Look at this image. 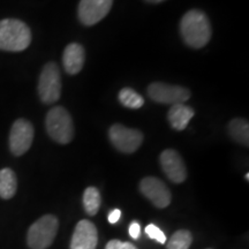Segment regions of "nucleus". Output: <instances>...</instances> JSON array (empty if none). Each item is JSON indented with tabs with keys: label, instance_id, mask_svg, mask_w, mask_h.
<instances>
[{
	"label": "nucleus",
	"instance_id": "3",
	"mask_svg": "<svg viewBox=\"0 0 249 249\" xmlns=\"http://www.w3.org/2000/svg\"><path fill=\"white\" fill-rule=\"evenodd\" d=\"M59 230V220L53 214H44L29 227L27 244L30 249H48L53 244Z\"/></svg>",
	"mask_w": 249,
	"mask_h": 249
},
{
	"label": "nucleus",
	"instance_id": "11",
	"mask_svg": "<svg viewBox=\"0 0 249 249\" xmlns=\"http://www.w3.org/2000/svg\"><path fill=\"white\" fill-rule=\"evenodd\" d=\"M160 166L165 176L174 183H181L187 179L186 164L178 151L166 149L160 156Z\"/></svg>",
	"mask_w": 249,
	"mask_h": 249
},
{
	"label": "nucleus",
	"instance_id": "9",
	"mask_svg": "<svg viewBox=\"0 0 249 249\" xmlns=\"http://www.w3.org/2000/svg\"><path fill=\"white\" fill-rule=\"evenodd\" d=\"M140 192L148 198L156 208L164 209L169 207L172 200L171 192L160 179L155 177H147L140 182Z\"/></svg>",
	"mask_w": 249,
	"mask_h": 249
},
{
	"label": "nucleus",
	"instance_id": "25",
	"mask_svg": "<svg viewBox=\"0 0 249 249\" xmlns=\"http://www.w3.org/2000/svg\"><path fill=\"white\" fill-rule=\"evenodd\" d=\"M245 178H246V180H247V181H248V180H249V173L246 174V177H245Z\"/></svg>",
	"mask_w": 249,
	"mask_h": 249
},
{
	"label": "nucleus",
	"instance_id": "14",
	"mask_svg": "<svg viewBox=\"0 0 249 249\" xmlns=\"http://www.w3.org/2000/svg\"><path fill=\"white\" fill-rule=\"evenodd\" d=\"M195 112L191 107H187L185 104H176L171 105V108L167 112V119L174 129L183 130L187 128Z\"/></svg>",
	"mask_w": 249,
	"mask_h": 249
},
{
	"label": "nucleus",
	"instance_id": "16",
	"mask_svg": "<svg viewBox=\"0 0 249 249\" xmlns=\"http://www.w3.org/2000/svg\"><path fill=\"white\" fill-rule=\"evenodd\" d=\"M229 133L234 141L240 143V144H242V145L248 147V144H249V124L247 120L241 119V118H235V119L230 121Z\"/></svg>",
	"mask_w": 249,
	"mask_h": 249
},
{
	"label": "nucleus",
	"instance_id": "10",
	"mask_svg": "<svg viewBox=\"0 0 249 249\" xmlns=\"http://www.w3.org/2000/svg\"><path fill=\"white\" fill-rule=\"evenodd\" d=\"M113 0H81L77 7V17L87 27L97 24L111 11Z\"/></svg>",
	"mask_w": 249,
	"mask_h": 249
},
{
	"label": "nucleus",
	"instance_id": "13",
	"mask_svg": "<svg viewBox=\"0 0 249 249\" xmlns=\"http://www.w3.org/2000/svg\"><path fill=\"white\" fill-rule=\"evenodd\" d=\"M86 60L85 48L79 43H71L65 49L62 54V65L66 73L75 75L82 71Z\"/></svg>",
	"mask_w": 249,
	"mask_h": 249
},
{
	"label": "nucleus",
	"instance_id": "5",
	"mask_svg": "<svg viewBox=\"0 0 249 249\" xmlns=\"http://www.w3.org/2000/svg\"><path fill=\"white\" fill-rule=\"evenodd\" d=\"M38 96L44 104H53L61 96V74L53 61L45 64L38 80Z\"/></svg>",
	"mask_w": 249,
	"mask_h": 249
},
{
	"label": "nucleus",
	"instance_id": "26",
	"mask_svg": "<svg viewBox=\"0 0 249 249\" xmlns=\"http://www.w3.org/2000/svg\"><path fill=\"white\" fill-rule=\"evenodd\" d=\"M208 249H211V248H208Z\"/></svg>",
	"mask_w": 249,
	"mask_h": 249
},
{
	"label": "nucleus",
	"instance_id": "6",
	"mask_svg": "<svg viewBox=\"0 0 249 249\" xmlns=\"http://www.w3.org/2000/svg\"><path fill=\"white\" fill-rule=\"evenodd\" d=\"M108 138L113 147L124 154H133L141 147L143 142V134L140 130L128 128L120 124L111 126Z\"/></svg>",
	"mask_w": 249,
	"mask_h": 249
},
{
	"label": "nucleus",
	"instance_id": "7",
	"mask_svg": "<svg viewBox=\"0 0 249 249\" xmlns=\"http://www.w3.org/2000/svg\"><path fill=\"white\" fill-rule=\"evenodd\" d=\"M35 130L30 121L18 119L12 124L9 132V150L14 156H22L29 150L34 141Z\"/></svg>",
	"mask_w": 249,
	"mask_h": 249
},
{
	"label": "nucleus",
	"instance_id": "24",
	"mask_svg": "<svg viewBox=\"0 0 249 249\" xmlns=\"http://www.w3.org/2000/svg\"><path fill=\"white\" fill-rule=\"evenodd\" d=\"M147 2H150V4H160V2H163L165 0H145Z\"/></svg>",
	"mask_w": 249,
	"mask_h": 249
},
{
	"label": "nucleus",
	"instance_id": "21",
	"mask_svg": "<svg viewBox=\"0 0 249 249\" xmlns=\"http://www.w3.org/2000/svg\"><path fill=\"white\" fill-rule=\"evenodd\" d=\"M105 249H138L136 246L127 241H120L117 240V239H113V240H110L105 246Z\"/></svg>",
	"mask_w": 249,
	"mask_h": 249
},
{
	"label": "nucleus",
	"instance_id": "1",
	"mask_svg": "<svg viewBox=\"0 0 249 249\" xmlns=\"http://www.w3.org/2000/svg\"><path fill=\"white\" fill-rule=\"evenodd\" d=\"M180 34L188 46L193 49L203 48L209 43L213 34L209 18L198 9L188 11L180 22Z\"/></svg>",
	"mask_w": 249,
	"mask_h": 249
},
{
	"label": "nucleus",
	"instance_id": "8",
	"mask_svg": "<svg viewBox=\"0 0 249 249\" xmlns=\"http://www.w3.org/2000/svg\"><path fill=\"white\" fill-rule=\"evenodd\" d=\"M148 95L152 101L160 104H183L191 98V91L180 86L154 82L148 87Z\"/></svg>",
	"mask_w": 249,
	"mask_h": 249
},
{
	"label": "nucleus",
	"instance_id": "15",
	"mask_svg": "<svg viewBox=\"0 0 249 249\" xmlns=\"http://www.w3.org/2000/svg\"><path fill=\"white\" fill-rule=\"evenodd\" d=\"M17 191L18 178L14 171L9 167L0 170V197L2 200H11Z\"/></svg>",
	"mask_w": 249,
	"mask_h": 249
},
{
	"label": "nucleus",
	"instance_id": "2",
	"mask_svg": "<svg viewBox=\"0 0 249 249\" xmlns=\"http://www.w3.org/2000/svg\"><path fill=\"white\" fill-rule=\"evenodd\" d=\"M31 43V30L23 21L5 18L0 21V50L21 52Z\"/></svg>",
	"mask_w": 249,
	"mask_h": 249
},
{
	"label": "nucleus",
	"instance_id": "17",
	"mask_svg": "<svg viewBox=\"0 0 249 249\" xmlns=\"http://www.w3.org/2000/svg\"><path fill=\"white\" fill-rule=\"evenodd\" d=\"M102 204V197L96 187H88L83 193V207L89 216L97 214Z\"/></svg>",
	"mask_w": 249,
	"mask_h": 249
},
{
	"label": "nucleus",
	"instance_id": "20",
	"mask_svg": "<svg viewBox=\"0 0 249 249\" xmlns=\"http://www.w3.org/2000/svg\"><path fill=\"white\" fill-rule=\"evenodd\" d=\"M145 233L150 239H154L160 244H166V236L163 233V231L155 225V224H149V225L145 227Z\"/></svg>",
	"mask_w": 249,
	"mask_h": 249
},
{
	"label": "nucleus",
	"instance_id": "23",
	"mask_svg": "<svg viewBox=\"0 0 249 249\" xmlns=\"http://www.w3.org/2000/svg\"><path fill=\"white\" fill-rule=\"evenodd\" d=\"M120 217H121V211L119 209H114V210H112L110 213H108L107 218H108V222H110L111 224H116L119 222Z\"/></svg>",
	"mask_w": 249,
	"mask_h": 249
},
{
	"label": "nucleus",
	"instance_id": "12",
	"mask_svg": "<svg viewBox=\"0 0 249 249\" xmlns=\"http://www.w3.org/2000/svg\"><path fill=\"white\" fill-rule=\"evenodd\" d=\"M97 244L98 232L95 224L87 219L80 220L71 235L70 249H96Z\"/></svg>",
	"mask_w": 249,
	"mask_h": 249
},
{
	"label": "nucleus",
	"instance_id": "19",
	"mask_svg": "<svg viewBox=\"0 0 249 249\" xmlns=\"http://www.w3.org/2000/svg\"><path fill=\"white\" fill-rule=\"evenodd\" d=\"M193 235L188 230H179L166 242V249H189Z\"/></svg>",
	"mask_w": 249,
	"mask_h": 249
},
{
	"label": "nucleus",
	"instance_id": "22",
	"mask_svg": "<svg viewBox=\"0 0 249 249\" xmlns=\"http://www.w3.org/2000/svg\"><path fill=\"white\" fill-rule=\"evenodd\" d=\"M129 235L132 236L133 239H139L140 235H141V226L138 222H133L129 225Z\"/></svg>",
	"mask_w": 249,
	"mask_h": 249
},
{
	"label": "nucleus",
	"instance_id": "18",
	"mask_svg": "<svg viewBox=\"0 0 249 249\" xmlns=\"http://www.w3.org/2000/svg\"><path fill=\"white\" fill-rule=\"evenodd\" d=\"M118 98H119V102L124 107L133 108V110L142 107L143 104H144V98L132 88L121 89L119 95H118Z\"/></svg>",
	"mask_w": 249,
	"mask_h": 249
},
{
	"label": "nucleus",
	"instance_id": "4",
	"mask_svg": "<svg viewBox=\"0 0 249 249\" xmlns=\"http://www.w3.org/2000/svg\"><path fill=\"white\" fill-rule=\"evenodd\" d=\"M45 127L50 138L59 144H68L74 138L73 119L62 107H55L48 112Z\"/></svg>",
	"mask_w": 249,
	"mask_h": 249
}]
</instances>
